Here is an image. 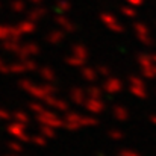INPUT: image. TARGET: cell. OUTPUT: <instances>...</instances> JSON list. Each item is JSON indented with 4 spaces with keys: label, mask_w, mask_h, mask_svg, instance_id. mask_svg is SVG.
Instances as JSON below:
<instances>
[{
    "label": "cell",
    "mask_w": 156,
    "mask_h": 156,
    "mask_svg": "<svg viewBox=\"0 0 156 156\" xmlns=\"http://www.w3.org/2000/svg\"><path fill=\"white\" fill-rule=\"evenodd\" d=\"M121 88H123L121 80H120V79H115V77L108 79V80L105 82V87H103V90L106 93H109V94H117V93L121 91Z\"/></svg>",
    "instance_id": "obj_9"
},
{
    "label": "cell",
    "mask_w": 156,
    "mask_h": 156,
    "mask_svg": "<svg viewBox=\"0 0 156 156\" xmlns=\"http://www.w3.org/2000/svg\"><path fill=\"white\" fill-rule=\"evenodd\" d=\"M55 21H56V24L61 27V30H65V32H74L76 30V26L65 17V15H56L55 17Z\"/></svg>",
    "instance_id": "obj_10"
},
{
    "label": "cell",
    "mask_w": 156,
    "mask_h": 156,
    "mask_svg": "<svg viewBox=\"0 0 156 156\" xmlns=\"http://www.w3.org/2000/svg\"><path fill=\"white\" fill-rule=\"evenodd\" d=\"M14 11H17V12L24 11V3H23V2H15V3H14Z\"/></svg>",
    "instance_id": "obj_33"
},
{
    "label": "cell",
    "mask_w": 156,
    "mask_h": 156,
    "mask_svg": "<svg viewBox=\"0 0 156 156\" xmlns=\"http://www.w3.org/2000/svg\"><path fill=\"white\" fill-rule=\"evenodd\" d=\"M47 40H49V43L50 44H58V43H61L62 40H64V30H53L50 32V35L47 37Z\"/></svg>",
    "instance_id": "obj_17"
},
{
    "label": "cell",
    "mask_w": 156,
    "mask_h": 156,
    "mask_svg": "<svg viewBox=\"0 0 156 156\" xmlns=\"http://www.w3.org/2000/svg\"><path fill=\"white\" fill-rule=\"evenodd\" d=\"M34 144H37V146H40V147H44L46 144H47V138H44L43 135H37V136H34Z\"/></svg>",
    "instance_id": "obj_28"
},
{
    "label": "cell",
    "mask_w": 156,
    "mask_h": 156,
    "mask_svg": "<svg viewBox=\"0 0 156 156\" xmlns=\"http://www.w3.org/2000/svg\"><path fill=\"white\" fill-rule=\"evenodd\" d=\"M96 71H97V74L105 76V77H106V76H109V68H108V67H100V68H99V70H96Z\"/></svg>",
    "instance_id": "obj_32"
},
{
    "label": "cell",
    "mask_w": 156,
    "mask_h": 156,
    "mask_svg": "<svg viewBox=\"0 0 156 156\" xmlns=\"http://www.w3.org/2000/svg\"><path fill=\"white\" fill-rule=\"evenodd\" d=\"M121 14L123 15H126V17H129V18H133L135 15H136V11H135V8L133 6H123L121 8Z\"/></svg>",
    "instance_id": "obj_24"
},
{
    "label": "cell",
    "mask_w": 156,
    "mask_h": 156,
    "mask_svg": "<svg viewBox=\"0 0 156 156\" xmlns=\"http://www.w3.org/2000/svg\"><path fill=\"white\" fill-rule=\"evenodd\" d=\"M44 15H46V9H44V8H34V11L30 12L29 20H32V21H40V20H43Z\"/></svg>",
    "instance_id": "obj_18"
},
{
    "label": "cell",
    "mask_w": 156,
    "mask_h": 156,
    "mask_svg": "<svg viewBox=\"0 0 156 156\" xmlns=\"http://www.w3.org/2000/svg\"><path fill=\"white\" fill-rule=\"evenodd\" d=\"M88 96L90 97H94V99H100L102 97V90L97 88V87H93L88 90Z\"/></svg>",
    "instance_id": "obj_26"
},
{
    "label": "cell",
    "mask_w": 156,
    "mask_h": 156,
    "mask_svg": "<svg viewBox=\"0 0 156 156\" xmlns=\"http://www.w3.org/2000/svg\"><path fill=\"white\" fill-rule=\"evenodd\" d=\"M112 112H114V117H115L118 121H126V120H127V117H129L127 109H126V108H123V106H115Z\"/></svg>",
    "instance_id": "obj_14"
},
{
    "label": "cell",
    "mask_w": 156,
    "mask_h": 156,
    "mask_svg": "<svg viewBox=\"0 0 156 156\" xmlns=\"http://www.w3.org/2000/svg\"><path fill=\"white\" fill-rule=\"evenodd\" d=\"M130 6H133V8H138V6H141L143 3H144V0H126Z\"/></svg>",
    "instance_id": "obj_34"
},
{
    "label": "cell",
    "mask_w": 156,
    "mask_h": 156,
    "mask_svg": "<svg viewBox=\"0 0 156 156\" xmlns=\"http://www.w3.org/2000/svg\"><path fill=\"white\" fill-rule=\"evenodd\" d=\"M83 106L87 108L88 112H91V114H94V115L103 112V109H105V105H103V102H102V99H94V97L87 99V100L83 102Z\"/></svg>",
    "instance_id": "obj_5"
},
{
    "label": "cell",
    "mask_w": 156,
    "mask_h": 156,
    "mask_svg": "<svg viewBox=\"0 0 156 156\" xmlns=\"http://www.w3.org/2000/svg\"><path fill=\"white\" fill-rule=\"evenodd\" d=\"M35 29H37V26H35V21H32V20H26V21L20 23L17 27V30L20 34H32V32H35Z\"/></svg>",
    "instance_id": "obj_12"
},
{
    "label": "cell",
    "mask_w": 156,
    "mask_h": 156,
    "mask_svg": "<svg viewBox=\"0 0 156 156\" xmlns=\"http://www.w3.org/2000/svg\"><path fill=\"white\" fill-rule=\"evenodd\" d=\"M43 102L46 106H50V108H55V109H58V111H62V112H67L68 111V105L65 100H61V99H58V97H55L53 94H49V96H46L44 99H43Z\"/></svg>",
    "instance_id": "obj_4"
},
{
    "label": "cell",
    "mask_w": 156,
    "mask_h": 156,
    "mask_svg": "<svg viewBox=\"0 0 156 156\" xmlns=\"http://www.w3.org/2000/svg\"><path fill=\"white\" fill-rule=\"evenodd\" d=\"M82 76L85 77V80H88V82H93V80H96L97 77H99V74H97V71L94 70V68H91V67H82Z\"/></svg>",
    "instance_id": "obj_13"
},
{
    "label": "cell",
    "mask_w": 156,
    "mask_h": 156,
    "mask_svg": "<svg viewBox=\"0 0 156 156\" xmlns=\"http://www.w3.org/2000/svg\"><path fill=\"white\" fill-rule=\"evenodd\" d=\"M70 9H71V3L67 2V0H59V2L56 3V11H59L61 14H65V12H68Z\"/></svg>",
    "instance_id": "obj_23"
},
{
    "label": "cell",
    "mask_w": 156,
    "mask_h": 156,
    "mask_svg": "<svg viewBox=\"0 0 156 156\" xmlns=\"http://www.w3.org/2000/svg\"><path fill=\"white\" fill-rule=\"evenodd\" d=\"M65 61H67V64H70L71 67H76V68H82V67L85 65V61H83V59L76 58V56H73V55H71V56H68Z\"/></svg>",
    "instance_id": "obj_22"
},
{
    "label": "cell",
    "mask_w": 156,
    "mask_h": 156,
    "mask_svg": "<svg viewBox=\"0 0 156 156\" xmlns=\"http://www.w3.org/2000/svg\"><path fill=\"white\" fill-rule=\"evenodd\" d=\"M30 2H34V3H40L41 0H30Z\"/></svg>",
    "instance_id": "obj_38"
},
{
    "label": "cell",
    "mask_w": 156,
    "mask_h": 156,
    "mask_svg": "<svg viewBox=\"0 0 156 156\" xmlns=\"http://www.w3.org/2000/svg\"><path fill=\"white\" fill-rule=\"evenodd\" d=\"M129 80H130V93H132L135 97L146 99V97H147V90H146L144 80L140 79V77H135V76H132Z\"/></svg>",
    "instance_id": "obj_2"
},
{
    "label": "cell",
    "mask_w": 156,
    "mask_h": 156,
    "mask_svg": "<svg viewBox=\"0 0 156 156\" xmlns=\"http://www.w3.org/2000/svg\"><path fill=\"white\" fill-rule=\"evenodd\" d=\"M21 64H23L24 70H37V62L32 61V59H29V58H24V61Z\"/></svg>",
    "instance_id": "obj_25"
},
{
    "label": "cell",
    "mask_w": 156,
    "mask_h": 156,
    "mask_svg": "<svg viewBox=\"0 0 156 156\" xmlns=\"http://www.w3.org/2000/svg\"><path fill=\"white\" fill-rule=\"evenodd\" d=\"M133 29H135L136 37L140 38V41H143V44H146V46H150V44H152L150 32H149V29H147L146 24H143V23H135Z\"/></svg>",
    "instance_id": "obj_6"
},
{
    "label": "cell",
    "mask_w": 156,
    "mask_h": 156,
    "mask_svg": "<svg viewBox=\"0 0 156 156\" xmlns=\"http://www.w3.org/2000/svg\"><path fill=\"white\" fill-rule=\"evenodd\" d=\"M15 118H17V121L21 123V124L29 123V117H27L26 114H23V112H17V114H15Z\"/></svg>",
    "instance_id": "obj_30"
},
{
    "label": "cell",
    "mask_w": 156,
    "mask_h": 156,
    "mask_svg": "<svg viewBox=\"0 0 156 156\" xmlns=\"http://www.w3.org/2000/svg\"><path fill=\"white\" fill-rule=\"evenodd\" d=\"M8 130H9L12 135H15L17 138L23 140V141H29V140H30V138L26 135V132H24V124H21V123H15V124L9 126Z\"/></svg>",
    "instance_id": "obj_11"
},
{
    "label": "cell",
    "mask_w": 156,
    "mask_h": 156,
    "mask_svg": "<svg viewBox=\"0 0 156 156\" xmlns=\"http://www.w3.org/2000/svg\"><path fill=\"white\" fill-rule=\"evenodd\" d=\"M71 55H73V56H76V58H80V59L87 61L88 50L85 49V46H82V44H76V46L73 47V53H71Z\"/></svg>",
    "instance_id": "obj_15"
},
{
    "label": "cell",
    "mask_w": 156,
    "mask_h": 156,
    "mask_svg": "<svg viewBox=\"0 0 156 156\" xmlns=\"http://www.w3.org/2000/svg\"><path fill=\"white\" fill-rule=\"evenodd\" d=\"M99 121L97 118L94 117H85V115H80V126L82 127H90V126H97Z\"/></svg>",
    "instance_id": "obj_20"
},
{
    "label": "cell",
    "mask_w": 156,
    "mask_h": 156,
    "mask_svg": "<svg viewBox=\"0 0 156 156\" xmlns=\"http://www.w3.org/2000/svg\"><path fill=\"white\" fill-rule=\"evenodd\" d=\"M40 135H43V136L47 138V140H52V138H55V135H56V129H52V127H49V126L41 124V127H40Z\"/></svg>",
    "instance_id": "obj_19"
},
{
    "label": "cell",
    "mask_w": 156,
    "mask_h": 156,
    "mask_svg": "<svg viewBox=\"0 0 156 156\" xmlns=\"http://www.w3.org/2000/svg\"><path fill=\"white\" fill-rule=\"evenodd\" d=\"M11 149L15 150V152H21V146H20V144H15V143L11 144Z\"/></svg>",
    "instance_id": "obj_35"
},
{
    "label": "cell",
    "mask_w": 156,
    "mask_h": 156,
    "mask_svg": "<svg viewBox=\"0 0 156 156\" xmlns=\"http://www.w3.org/2000/svg\"><path fill=\"white\" fill-rule=\"evenodd\" d=\"M30 109H32L35 114H40V112H43V111L46 109V105H41V103H38V102H34V103H30Z\"/></svg>",
    "instance_id": "obj_29"
},
{
    "label": "cell",
    "mask_w": 156,
    "mask_h": 156,
    "mask_svg": "<svg viewBox=\"0 0 156 156\" xmlns=\"http://www.w3.org/2000/svg\"><path fill=\"white\" fill-rule=\"evenodd\" d=\"M64 127L65 129H70V130H77L80 129V115L79 114H74V112H70L65 115V120H64Z\"/></svg>",
    "instance_id": "obj_7"
},
{
    "label": "cell",
    "mask_w": 156,
    "mask_h": 156,
    "mask_svg": "<svg viewBox=\"0 0 156 156\" xmlns=\"http://www.w3.org/2000/svg\"><path fill=\"white\" fill-rule=\"evenodd\" d=\"M37 118H38V121H40L41 124L49 126V127H52V129H62V127H64V120H61L56 114L47 111V108H46L43 112L37 114Z\"/></svg>",
    "instance_id": "obj_1"
},
{
    "label": "cell",
    "mask_w": 156,
    "mask_h": 156,
    "mask_svg": "<svg viewBox=\"0 0 156 156\" xmlns=\"http://www.w3.org/2000/svg\"><path fill=\"white\" fill-rule=\"evenodd\" d=\"M71 100L76 105H83V102H85V93L82 90H79V88H74L73 93H71Z\"/></svg>",
    "instance_id": "obj_16"
},
{
    "label": "cell",
    "mask_w": 156,
    "mask_h": 156,
    "mask_svg": "<svg viewBox=\"0 0 156 156\" xmlns=\"http://www.w3.org/2000/svg\"><path fill=\"white\" fill-rule=\"evenodd\" d=\"M118 156H120V155H118Z\"/></svg>",
    "instance_id": "obj_39"
},
{
    "label": "cell",
    "mask_w": 156,
    "mask_h": 156,
    "mask_svg": "<svg viewBox=\"0 0 156 156\" xmlns=\"http://www.w3.org/2000/svg\"><path fill=\"white\" fill-rule=\"evenodd\" d=\"M109 138L114 141H120V140H123V133L118 129H112V130H109Z\"/></svg>",
    "instance_id": "obj_27"
},
{
    "label": "cell",
    "mask_w": 156,
    "mask_h": 156,
    "mask_svg": "<svg viewBox=\"0 0 156 156\" xmlns=\"http://www.w3.org/2000/svg\"><path fill=\"white\" fill-rule=\"evenodd\" d=\"M120 156H141V153H138V152H135V150H121Z\"/></svg>",
    "instance_id": "obj_31"
},
{
    "label": "cell",
    "mask_w": 156,
    "mask_h": 156,
    "mask_svg": "<svg viewBox=\"0 0 156 156\" xmlns=\"http://www.w3.org/2000/svg\"><path fill=\"white\" fill-rule=\"evenodd\" d=\"M100 20L103 21V24L111 30V32L121 34V32L124 30V27L118 23V20H117L114 15H111V14H102V15H100Z\"/></svg>",
    "instance_id": "obj_3"
},
{
    "label": "cell",
    "mask_w": 156,
    "mask_h": 156,
    "mask_svg": "<svg viewBox=\"0 0 156 156\" xmlns=\"http://www.w3.org/2000/svg\"><path fill=\"white\" fill-rule=\"evenodd\" d=\"M150 121H152L153 124H156V115H150Z\"/></svg>",
    "instance_id": "obj_36"
},
{
    "label": "cell",
    "mask_w": 156,
    "mask_h": 156,
    "mask_svg": "<svg viewBox=\"0 0 156 156\" xmlns=\"http://www.w3.org/2000/svg\"><path fill=\"white\" fill-rule=\"evenodd\" d=\"M41 77L46 80V82H50L52 83L53 80H55V73H53L52 68H49V67H44V68H41Z\"/></svg>",
    "instance_id": "obj_21"
},
{
    "label": "cell",
    "mask_w": 156,
    "mask_h": 156,
    "mask_svg": "<svg viewBox=\"0 0 156 156\" xmlns=\"http://www.w3.org/2000/svg\"><path fill=\"white\" fill-rule=\"evenodd\" d=\"M18 55L20 58H30V56H37L40 53V47L37 44H24V46H20L18 47Z\"/></svg>",
    "instance_id": "obj_8"
},
{
    "label": "cell",
    "mask_w": 156,
    "mask_h": 156,
    "mask_svg": "<svg viewBox=\"0 0 156 156\" xmlns=\"http://www.w3.org/2000/svg\"><path fill=\"white\" fill-rule=\"evenodd\" d=\"M150 59H152L153 64H156V55H150Z\"/></svg>",
    "instance_id": "obj_37"
}]
</instances>
